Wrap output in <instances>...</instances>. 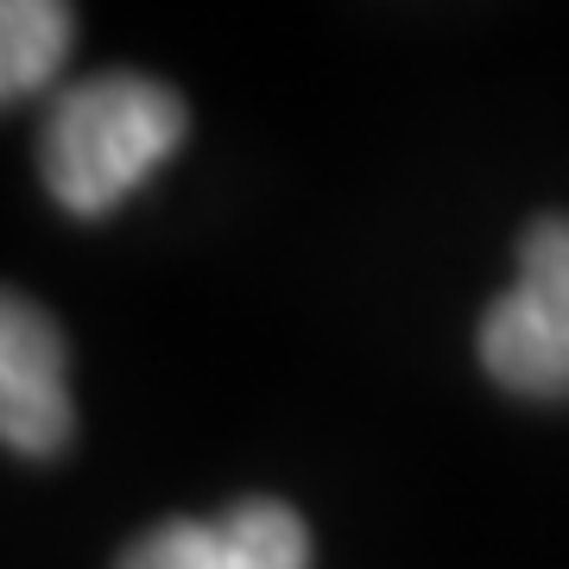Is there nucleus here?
<instances>
[{
  "instance_id": "1",
  "label": "nucleus",
  "mask_w": 569,
  "mask_h": 569,
  "mask_svg": "<svg viewBox=\"0 0 569 569\" xmlns=\"http://www.w3.org/2000/svg\"><path fill=\"white\" fill-rule=\"evenodd\" d=\"M190 133V108L171 82L140 70H102L58 89L44 114L39 164L63 216L102 222L159 171Z\"/></svg>"
},
{
  "instance_id": "2",
  "label": "nucleus",
  "mask_w": 569,
  "mask_h": 569,
  "mask_svg": "<svg viewBox=\"0 0 569 569\" xmlns=\"http://www.w3.org/2000/svg\"><path fill=\"white\" fill-rule=\"evenodd\" d=\"M481 367L512 399H569V216H538L519 241V279L481 310Z\"/></svg>"
},
{
  "instance_id": "3",
  "label": "nucleus",
  "mask_w": 569,
  "mask_h": 569,
  "mask_svg": "<svg viewBox=\"0 0 569 569\" xmlns=\"http://www.w3.org/2000/svg\"><path fill=\"white\" fill-rule=\"evenodd\" d=\"M70 348L51 310L0 284V443L13 456L51 462L70 449Z\"/></svg>"
},
{
  "instance_id": "4",
  "label": "nucleus",
  "mask_w": 569,
  "mask_h": 569,
  "mask_svg": "<svg viewBox=\"0 0 569 569\" xmlns=\"http://www.w3.org/2000/svg\"><path fill=\"white\" fill-rule=\"evenodd\" d=\"M114 569H310V526L284 500H241L216 519L152 526Z\"/></svg>"
},
{
  "instance_id": "5",
  "label": "nucleus",
  "mask_w": 569,
  "mask_h": 569,
  "mask_svg": "<svg viewBox=\"0 0 569 569\" xmlns=\"http://www.w3.org/2000/svg\"><path fill=\"white\" fill-rule=\"evenodd\" d=\"M77 44V13L63 0H0V108L51 89Z\"/></svg>"
}]
</instances>
